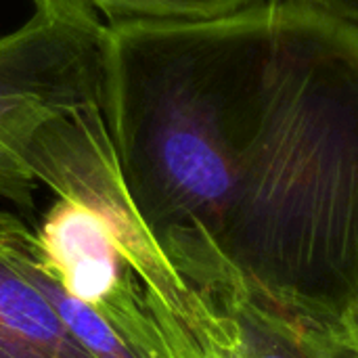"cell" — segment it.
Returning <instances> with one entry per match:
<instances>
[{
	"mask_svg": "<svg viewBox=\"0 0 358 358\" xmlns=\"http://www.w3.org/2000/svg\"><path fill=\"white\" fill-rule=\"evenodd\" d=\"M50 203L31 224V266L94 358H197V289L136 210L101 107L52 122L34 151Z\"/></svg>",
	"mask_w": 358,
	"mask_h": 358,
	"instance_id": "cell-1",
	"label": "cell"
},
{
	"mask_svg": "<svg viewBox=\"0 0 358 358\" xmlns=\"http://www.w3.org/2000/svg\"><path fill=\"white\" fill-rule=\"evenodd\" d=\"M31 15L0 36V203L36 208L34 151L57 120L103 107L107 23L78 0H31Z\"/></svg>",
	"mask_w": 358,
	"mask_h": 358,
	"instance_id": "cell-2",
	"label": "cell"
},
{
	"mask_svg": "<svg viewBox=\"0 0 358 358\" xmlns=\"http://www.w3.org/2000/svg\"><path fill=\"white\" fill-rule=\"evenodd\" d=\"M203 302L197 358H350L346 346L252 285L201 229L162 241Z\"/></svg>",
	"mask_w": 358,
	"mask_h": 358,
	"instance_id": "cell-3",
	"label": "cell"
},
{
	"mask_svg": "<svg viewBox=\"0 0 358 358\" xmlns=\"http://www.w3.org/2000/svg\"><path fill=\"white\" fill-rule=\"evenodd\" d=\"M0 358H94L61 319L31 266V224L0 203Z\"/></svg>",
	"mask_w": 358,
	"mask_h": 358,
	"instance_id": "cell-4",
	"label": "cell"
},
{
	"mask_svg": "<svg viewBox=\"0 0 358 358\" xmlns=\"http://www.w3.org/2000/svg\"><path fill=\"white\" fill-rule=\"evenodd\" d=\"M105 23L117 21H199L237 13L262 0H78Z\"/></svg>",
	"mask_w": 358,
	"mask_h": 358,
	"instance_id": "cell-5",
	"label": "cell"
},
{
	"mask_svg": "<svg viewBox=\"0 0 358 358\" xmlns=\"http://www.w3.org/2000/svg\"><path fill=\"white\" fill-rule=\"evenodd\" d=\"M300 4L358 31V0H298Z\"/></svg>",
	"mask_w": 358,
	"mask_h": 358,
	"instance_id": "cell-6",
	"label": "cell"
},
{
	"mask_svg": "<svg viewBox=\"0 0 358 358\" xmlns=\"http://www.w3.org/2000/svg\"><path fill=\"white\" fill-rule=\"evenodd\" d=\"M344 346L348 350V357L358 358V298L344 321Z\"/></svg>",
	"mask_w": 358,
	"mask_h": 358,
	"instance_id": "cell-7",
	"label": "cell"
}]
</instances>
